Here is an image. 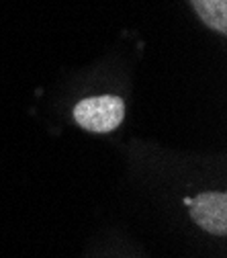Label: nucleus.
I'll return each instance as SVG.
<instances>
[{"label": "nucleus", "instance_id": "2", "mask_svg": "<svg viewBox=\"0 0 227 258\" xmlns=\"http://www.w3.org/2000/svg\"><path fill=\"white\" fill-rule=\"evenodd\" d=\"M190 217L192 221L209 234L225 236L227 234V195L225 192H201L190 199Z\"/></svg>", "mask_w": 227, "mask_h": 258}, {"label": "nucleus", "instance_id": "1", "mask_svg": "<svg viewBox=\"0 0 227 258\" xmlns=\"http://www.w3.org/2000/svg\"><path fill=\"white\" fill-rule=\"evenodd\" d=\"M125 117V103L119 96L103 94L90 96L74 107V119L80 127L92 134H111Z\"/></svg>", "mask_w": 227, "mask_h": 258}, {"label": "nucleus", "instance_id": "3", "mask_svg": "<svg viewBox=\"0 0 227 258\" xmlns=\"http://www.w3.org/2000/svg\"><path fill=\"white\" fill-rule=\"evenodd\" d=\"M199 19L217 33H227V0H190Z\"/></svg>", "mask_w": 227, "mask_h": 258}]
</instances>
